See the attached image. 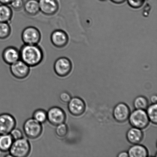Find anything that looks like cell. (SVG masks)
<instances>
[{
  "instance_id": "obj_9",
  "label": "cell",
  "mask_w": 157,
  "mask_h": 157,
  "mask_svg": "<svg viewBox=\"0 0 157 157\" xmlns=\"http://www.w3.org/2000/svg\"><path fill=\"white\" fill-rule=\"evenodd\" d=\"M50 40L54 47L59 49L65 47L69 41L68 35L61 29L54 30L51 35Z\"/></svg>"
},
{
  "instance_id": "obj_19",
  "label": "cell",
  "mask_w": 157,
  "mask_h": 157,
  "mask_svg": "<svg viewBox=\"0 0 157 157\" xmlns=\"http://www.w3.org/2000/svg\"><path fill=\"white\" fill-rule=\"evenodd\" d=\"M14 141L10 134L0 135V151L4 152L9 151Z\"/></svg>"
},
{
  "instance_id": "obj_29",
  "label": "cell",
  "mask_w": 157,
  "mask_h": 157,
  "mask_svg": "<svg viewBox=\"0 0 157 157\" xmlns=\"http://www.w3.org/2000/svg\"><path fill=\"white\" fill-rule=\"evenodd\" d=\"M13 0H0V4L9 5Z\"/></svg>"
},
{
  "instance_id": "obj_1",
  "label": "cell",
  "mask_w": 157,
  "mask_h": 157,
  "mask_svg": "<svg viewBox=\"0 0 157 157\" xmlns=\"http://www.w3.org/2000/svg\"><path fill=\"white\" fill-rule=\"evenodd\" d=\"M20 52V59L30 67L39 65L44 59V51L38 44H24Z\"/></svg>"
},
{
  "instance_id": "obj_12",
  "label": "cell",
  "mask_w": 157,
  "mask_h": 157,
  "mask_svg": "<svg viewBox=\"0 0 157 157\" xmlns=\"http://www.w3.org/2000/svg\"><path fill=\"white\" fill-rule=\"evenodd\" d=\"M2 56L4 63L11 65L20 59V50L13 46H9L3 50Z\"/></svg>"
},
{
  "instance_id": "obj_11",
  "label": "cell",
  "mask_w": 157,
  "mask_h": 157,
  "mask_svg": "<svg viewBox=\"0 0 157 157\" xmlns=\"http://www.w3.org/2000/svg\"><path fill=\"white\" fill-rule=\"evenodd\" d=\"M16 125V120L12 115L7 113L0 114V135L10 134Z\"/></svg>"
},
{
  "instance_id": "obj_31",
  "label": "cell",
  "mask_w": 157,
  "mask_h": 157,
  "mask_svg": "<svg viewBox=\"0 0 157 157\" xmlns=\"http://www.w3.org/2000/svg\"><path fill=\"white\" fill-rule=\"evenodd\" d=\"M157 101V98L156 95H153L151 98V101L153 104H156Z\"/></svg>"
},
{
  "instance_id": "obj_17",
  "label": "cell",
  "mask_w": 157,
  "mask_h": 157,
  "mask_svg": "<svg viewBox=\"0 0 157 157\" xmlns=\"http://www.w3.org/2000/svg\"><path fill=\"white\" fill-rule=\"evenodd\" d=\"M13 11L7 5L0 4V22L9 23L13 18Z\"/></svg>"
},
{
  "instance_id": "obj_14",
  "label": "cell",
  "mask_w": 157,
  "mask_h": 157,
  "mask_svg": "<svg viewBox=\"0 0 157 157\" xmlns=\"http://www.w3.org/2000/svg\"><path fill=\"white\" fill-rule=\"evenodd\" d=\"M130 115V109L128 106L124 103H119L114 109V118L118 122H125L128 119Z\"/></svg>"
},
{
  "instance_id": "obj_30",
  "label": "cell",
  "mask_w": 157,
  "mask_h": 157,
  "mask_svg": "<svg viewBox=\"0 0 157 157\" xmlns=\"http://www.w3.org/2000/svg\"><path fill=\"white\" fill-rule=\"evenodd\" d=\"M119 157H129L128 153L126 152H122L120 153L118 155Z\"/></svg>"
},
{
  "instance_id": "obj_6",
  "label": "cell",
  "mask_w": 157,
  "mask_h": 157,
  "mask_svg": "<svg viewBox=\"0 0 157 157\" xmlns=\"http://www.w3.org/2000/svg\"><path fill=\"white\" fill-rule=\"evenodd\" d=\"M56 74L60 77L68 76L73 68V64L70 59L66 57H61L55 61L53 66Z\"/></svg>"
},
{
  "instance_id": "obj_32",
  "label": "cell",
  "mask_w": 157,
  "mask_h": 157,
  "mask_svg": "<svg viewBox=\"0 0 157 157\" xmlns=\"http://www.w3.org/2000/svg\"><path fill=\"white\" fill-rule=\"evenodd\" d=\"M110 1L115 4H120L124 2L126 0H110Z\"/></svg>"
},
{
  "instance_id": "obj_28",
  "label": "cell",
  "mask_w": 157,
  "mask_h": 157,
  "mask_svg": "<svg viewBox=\"0 0 157 157\" xmlns=\"http://www.w3.org/2000/svg\"><path fill=\"white\" fill-rule=\"evenodd\" d=\"M59 98L62 102L65 103H68L71 99V96L68 92H63L60 94Z\"/></svg>"
},
{
  "instance_id": "obj_7",
  "label": "cell",
  "mask_w": 157,
  "mask_h": 157,
  "mask_svg": "<svg viewBox=\"0 0 157 157\" xmlns=\"http://www.w3.org/2000/svg\"><path fill=\"white\" fill-rule=\"evenodd\" d=\"M40 12L45 16H54L59 12V4L58 0H38Z\"/></svg>"
},
{
  "instance_id": "obj_33",
  "label": "cell",
  "mask_w": 157,
  "mask_h": 157,
  "mask_svg": "<svg viewBox=\"0 0 157 157\" xmlns=\"http://www.w3.org/2000/svg\"><path fill=\"white\" fill-rule=\"evenodd\" d=\"M100 1H105V0H100Z\"/></svg>"
},
{
  "instance_id": "obj_3",
  "label": "cell",
  "mask_w": 157,
  "mask_h": 157,
  "mask_svg": "<svg viewBox=\"0 0 157 157\" xmlns=\"http://www.w3.org/2000/svg\"><path fill=\"white\" fill-rule=\"evenodd\" d=\"M41 34L37 28L30 26L25 28L21 34V40L24 44H38L41 39Z\"/></svg>"
},
{
  "instance_id": "obj_13",
  "label": "cell",
  "mask_w": 157,
  "mask_h": 157,
  "mask_svg": "<svg viewBox=\"0 0 157 157\" xmlns=\"http://www.w3.org/2000/svg\"><path fill=\"white\" fill-rule=\"evenodd\" d=\"M69 111L72 115L79 116L84 113L86 109V105L84 101L78 97L71 98L68 103Z\"/></svg>"
},
{
  "instance_id": "obj_22",
  "label": "cell",
  "mask_w": 157,
  "mask_h": 157,
  "mask_svg": "<svg viewBox=\"0 0 157 157\" xmlns=\"http://www.w3.org/2000/svg\"><path fill=\"white\" fill-rule=\"evenodd\" d=\"M33 118L41 124H44L47 120V112L44 109H37L34 112Z\"/></svg>"
},
{
  "instance_id": "obj_10",
  "label": "cell",
  "mask_w": 157,
  "mask_h": 157,
  "mask_svg": "<svg viewBox=\"0 0 157 157\" xmlns=\"http://www.w3.org/2000/svg\"><path fill=\"white\" fill-rule=\"evenodd\" d=\"M47 120L51 124L56 126L65 122V112L61 108L55 106L51 108L47 112Z\"/></svg>"
},
{
  "instance_id": "obj_15",
  "label": "cell",
  "mask_w": 157,
  "mask_h": 157,
  "mask_svg": "<svg viewBox=\"0 0 157 157\" xmlns=\"http://www.w3.org/2000/svg\"><path fill=\"white\" fill-rule=\"evenodd\" d=\"M23 9L26 14L31 17L37 16L40 12L38 0H27Z\"/></svg>"
},
{
  "instance_id": "obj_26",
  "label": "cell",
  "mask_w": 157,
  "mask_h": 157,
  "mask_svg": "<svg viewBox=\"0 0 157 157\" xmlns=\"http://www.w3.org/2000/svg\"><path fill=\"white\" fill-rule=\"evenodd\" d=\"M145 0H127L129 5L134 9H138L144 4Z\"/></svg>"
},
{
  "instance_id": "obj_24",
  "label": "cell",
  "mask_w": 157,
  "mask_h": 157,
  "mask_svg": "<svg viewBox=\"0 0 157 157\" xmlns=\"http://www.w3.org/2000/svg\"><path fill=\"white\" fill-rule=\"evenodd\" d=\"M68 130L67 126L64 123L56 126L55 132L57 135L59 137H65L68 133Z\"/></svg>"
},
{
  "instance_id": "obj_16",
  "label": "cell",
  "mask_w": 157,
  "mask_h": 157,
  "mask_svg": "<svg viewBox=\"0 0 157 157\" xmlns=\"http://www.w3.org/2000/svg\"><path fill=\"white\" fill-rule=\"evenodd\" d=\"M144 134L141 129L133 127L129 130L127 134V138L129 142L132 144H139L142 140Z\"/></svg>"
},
{
  "instance_id": "obj_2",
  "label": "cell",
  "mask_w": 157,
  "mask_h": 157,
  "mask_svg": "<svg viewBox=\"0 0 157 157\" xmlns=\"http://www.w3.org/2000/svg\"><path fill=\"white\" fill-rule=\"evenodd\" d=\"M30 142L24 138L14 140L9 151L12 157H26L31 151Z\"/></svg>"
},
{
  "instance_id": "obj_25",
  "label": "cell",
  "mask_w": 157,
  "mask_h": 157,
  "mask_svg": "<svg viewBox=\"0 0 157 157\" xmlns=\"http://www.w3.org/2000/svg\"><path fill=\"white\" fill-rule=\"evenodd\" d=\"M24 0H13L10 3V7L16 11H19L24 8Z\"/></svg>"
},
{
  "instance_id": "obj_27",
  "label": "cell",
  "mask_w": 157,
  "mask_h": 157,
  "mask_svg": "<svg viewBox=\"0 0 157 157\" xmlns=\"http://www.w3.org/2000/svg\"><path fill=\"white\" fill-rule=\"evenodd\" d=\"M10 133L14 140L23 138L22 132L19 129L14 128Z\"/></svg>"
},
{
  "instance_id": "obj_8",
  "label": "cell",
  "mask_w": 157,
  "mask_h": 157,
  "mask_svg": "<svg viewBox=\"0 0 157 157\" xmlns=\"http://www.w3.org/2000/svg\"><path fill=\"white\" fill-rule=\"evenodd\" d=\"M10 66L11 73L14 77L17 79H24L30 73V67L21 59Z\"/></svg>"
},
{
  "instance_id": "obj_23",
  "label": "cell",
  "mask_w": 157,
  "mask_h": 157,
  "mask_svg": "<svg viewBox=\"0 0 157 157\" xmlns=\"http://www.w3.org/2000/svg\"><path fill=\"white\" fill-rule=\"evenodd\" d=\"M157 109L156 103L153 104L147 108V112L149 120L155 124H156L157 123Z\"/></svg>"
},
{
  "instance_id": "obj_20",
  "label": "cell",
  "mask_w": 157,
  "mask_h": 157,
  "mask_svg": "<svg viewBox=\"0 0 157 157\" xmlns=\"http://www.w3.org/2000/svg\"><path fill=\"white\" fill-rule=\"evenodd\" d=\"M11 33L12 28L9 23L0 22V40L8 39Z\"/></svg>"
},
{
  "instance_id": "obj_18",
  "label": "cell",
  "mask_w": 157,
  "mask_h": 157,
  "mask_svg": "<svg viewBox=\"0 0 157 157\" xmlns=\"http://www.w3.org/2000/svg\"><path fill=\"white\" fill-rule=\"evenodd\" d=\"M128 153L130 157H147L148 156L147 149L144 146L137 144L131 147Z\"/></svg>"
},
{
  "instance_id": "obj_5",
  "label": "cell",
  "mask_w": 157,
  "mask_h": 157,
  "mask_svg": "<svg viewBox=\"0 0 157 157\" xmlns=\"http://www.w3.org/2000/svg\"><path fill=\"white\" fill-rule=\"evenodd\" d=\"M129 121L133 127L140 129L146 128L148 125L149 120L147 112L144 110L136 109L130 114Z\"/></svg>"
},
{
  "instance_id": "obj_4",
  "label": "cell",
  "mask_w": 157,
  "mask_h": 157,
  "mask_svg": "<svg viewBox=\"0 0 157 157\" xmlns=\"http://www.w3.org/2000/svg\"><path fill=\"white\" fill-rule=\"evenodd\" d=\"M23 130L26 136L31 139L39 137L42 133L43 127L41 123L33 118H29L24 123Z\"/></svg>"
},
{
  "instance_id": "obj_21",
  "label": "cell",
  "mask_w": 157,
  "mask_h": 157,
  "mask_svg": "<svg viewBox=\"0 0 157 157\" xmlns=\"http://www.w3.org/2000/svg\"><path fill=\"white\" fill-rule=\"evenodd\" d=\"M148 105V101L144 97H138L134 101V106L136 109L144 110L147 108Z\"/></svg>"
}]
</instances>
